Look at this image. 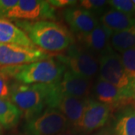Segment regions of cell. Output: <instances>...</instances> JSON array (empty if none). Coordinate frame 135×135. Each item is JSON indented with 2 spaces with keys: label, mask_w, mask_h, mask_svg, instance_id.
<instances>
[{
  "label": "cell",
  "mask_w": 135,
  "mask_h": 135,
  "mask_svg": "<svg viewBox=\"0 0 135 135\" xmlns=\"http://www.w3.org/2000/svg\"><path fill=\"white\" fill-rule=\"evenodd\" d=\"M11 85L9 77L0 71V99L10 101Z\"/></svg>",
  "instance_id": "603a6c76"
},
{
  "label": "cell",
  "mask_w": 135,
  "mask_h": 135,
  "mask_svg": "<svg viewBox=\"0 0 135 135\" xmlns=\"http://www.w3.org/2000/svg\"><path fill=\"white\" fill-rule=\"evenodd\" d=\"M120 59L126 74L132 80H135V47L121 53Z\"/></svg>",
  "instance_id": "ffe728a7"
},
{
  "label": "cell",
  "mask_w": 135,
  "mask_h": 135,
  "mask_svg": "<svg viewBox=\"0 0 135 135\" xmlns=\"http://www.w3.org/2000/svg\"><path fill=\"white\" fill-rule=\"evenodd\" d=\"M63 16L71 32L76 35L88 33L100 23L96 15L77 6L65 8Z\"/></svg>",
  "instance_id": "7c38bea8"
},
{
  "label": "cell",
  "mask_w": 135,
  "mask_h": 135,
  "mask_svg": "<svg viewBox=\"0 0 135 135\" xmlns=\"http://www.w3.org/2000/svg\"><path fill=\"white\" fill-rule=\"evenodd\" d=\"M0 135H2V126L0 125Z\"/></svg>",
  "instance_id": "f1b7e54d"
},
{
  "label": "cell",
  "mask_w": 135,
  "mask_h": 135,
  "mask_svg": "<svg viewBox=\"0 0 135 135\" xmlns=\"http://www.w3.org/2000/svg\"><path fill=\"white\" fill-rule=\"evenodd\" d=\"M51 58V54L38 47L0 44V66H15Z\"/></svg>",
  "instance_id": "9c48e42d"
},
{
  "label": "cell",
  "mask_w": 135,
  "mask_h": 135,
  "mask_svg": "<svg viewBox=\"0 0 135 135\" xmlns=\"http://www.w3.org/2000/svg\"><path fill=\"white\" fill-rule=\"evenodd\" d=\"M56 89L57 83L24 85L15 82L11 85L10 101L28 120L49 108Z\"/></svg>",
  "instance_id": "7a4b0ae2"
},
{
  "label": "cell",
  "mask_w": 135,
  "mask_h": 135,
  "mask_svg": "<svg viewBox=\"0 0 135 135\" xmlns=\"http://www.w3.org/2000/svg\"><path fill=\"white\" fill-rule=\"evenodd\" d=\"M56 59L68 67V70L79 76L92 80L99 69V61L96 55L84 48L80 44H73L66 53L58 55Z\"/></svg>",
  "instance_id": "5b68a950"
},
{
  "label": "cell",
  "mask_w": 135,
  "mask_h": 135,
  "mask_svg": "<svg viewBox=\"0 0 135 135\" xmlns=\"http://www.w3.org/2000/svg\"><path fill=\"white\" fill-rule=\"evenodd\" d=\"M110 46L117 53H122L135 47V25L128 29L113 32L110 38Z\"/></svg>",
  "instance_id": "d6986e66"
},
{
  "label": "cell",
  "mask_w": 135,
  "mask_h": 135,
  "mask_svg": "<svg viewBox=\"0 0 135 135\" xmlns=\"http://www.w3.org/2000/svg\"><path fill=\"white\" fill-rule=\"evenodd\" d=\"M0 44L36 47L27 35L7 19L0 18Z\"/></svg>",
  "instance_id": "9a60e30c"
},
{
  "label": "cell",
  "mask_w": 135,
  "mask_h": 135,
  "mask_svg": "<svg viewBox=\"0 0 135 135\" xmlns=\"http://www.w3.org/2000/svg\"><path fill=\"white\" fill-rule=\"evenodd\" d=\"M132 2L134 3V5H135V0H132Z\"/></svg>",
  "instance_id": "f546056e"
},
{
  "label": "cell",
  "mask_w": 135,
  "mask_h": 135,
  "mask_svg": "<svg viewBox=\"0 0 135 135\" xmlns=\"http://www.w3.org/2000/svg\"><path fill=\"white\" fill-rule=\"evenodd\" d=\"M100 23L113 33L126 30L135 25V17L123 14L111 8L101 15Z\"/></svg>",
  "instance_id": "2e32d148"
},
{
  "label": "cell",
  "mask_w": 135,
  "mask_h": 135,
  "mask_svg": "<svg viewBox=\"0 0 135 135\" xmlns=\"http://www.w3.org/2000/svg\"><path fill=\"white\" fill-rule=\"evenodd\" d=\"M95 135H114L112 129L109 128H105V129H102L99 132H98V134Z\"/></svg>",
  "instance_id": "484cf974"
},
{
  "label": "cell",
  "mask_w": 135,
  "mask_h": 135,
  "mask_svg": "<svg viewBox=\"0 0 135 135\" xmlns=\"http://www.w3.org/2000/svg\"><path fill=\"white\" fill-rule=\"evenodd\" d=\"M21 111L8 100L0 99V125L6 129L14 128L19 124Z\"/></svg>",
  "instance_id": "ac0fdd59"
},
{
  "label": "cell",
  "mask_w": 135,
  "mask_h": 135,
  "mask_svg": "<svg viewBox=\"0 0 135 135\" xmlns=\"http://www.w3.org/2000/svg\"><path fill=\"white\" fill-rule=\"evenodd\" d=\"M113 32L101 23L91 32L77 35V39L80 44L95 55L98 56L110 46V38Z\"/></svg>",
  "instance_id": "5bb4252c"
},
{
  "label": "cell",
  "mask_w": 135,
  "mask_h": 135,
  "mask_svg": "<svg viewBox=\"0 0 135 135\" xmlns=\"http://www.w3.org/2000/svg\"><path fill=\"white\" fill-rule=\"evenodd\" d=\"M58 135H77V134H76L75 133H74L71 129H69V130L66 131H65V132H63V133H61V134H59Z\"/></svg>",
  "instance_id": "4316f807"
},
{
  "label": "cell",
  "mask_w": 135,
  "mask_h": 135,
  "mask_svg": "<svg viewBox=\"0 0 135 135\" xmlns=\"http://www.w3.org/2000/svg\"><path fill=\"white\" fill-rule=\"evenodd\" d=\"M114 135H135V107L119 112L112 128Z\"/></svg>",
  "instance_id": "e0dca14e"
},
{
  "label": "cell",
  "mask_w": 135,
  "mask_h": 135,
  "mask_svg": "<svg viewBox=\"0 0 135 135\" xmlns=\"http://www.w3.org/2000/svg\"><path fill=\"white\" fill-rule=\"evenodd\" d=\"M65 69L62 63L53 57L25 65L0 68V71L9 78L24 85L57 83Z\"/></svg>",
  "instance_id": "3957f363"
},
{
  "label": "cell",
  "mask_w": 135,
  "mask_h": 135,
  "mask_svg": "<svg viewBox=\"0 0 135 135\" xmlns=\"http://www.w3.org/2000/svg\"><path fill=\"white\" fill-rule=\"evenodd\" d=\"M3 19L29 22L56 19V13L49 1L20 0L5 14Z\"/></svg>",
  "instance_id": "52a82bcc"
},
{
  "label": "cell",
  "mask_w": 135,
  "mask_h": 135,
  "mask_svg": "<svg viewBox=\"0 0 135 135\" xmlns=\"http://www.w3.org/2000/svg\"><path fill=\"white\" fill-rule=\"evenodd\" d=\"M97 101L109 106L112 110L123 107H135V98L130 93L114 86L98 77L93 87Z\"/></svg>",
  "instance_id": "30bf717a"
},
{
  "label": "cell",
  "mask_w": 135,
  "mask_h": 135,
  "mask_svg": "<svg viewBox=\"0 0 135 135\" xmlns=\"http://www.w3.org/2000/svg\"><path fill=\"white\" fill-rule=\"evenodd\" d=\"M79 7L86 10L95 15H102L105 11L106 6L108 5L105 0H82L78 2Z\"/></svg>",
  "instance_id": "44dd1931"
},
{
  "label": "cell",
  "mask_w": 135,
  "mask_h": 135,
  "mask_svg": "<svg viewBox=\"0 0 135 135\" xmlns=\"http://www.w3.org/2000/svg\"><path fill=\"white\" fill-rule=\"evenodd\" d=\"M111 112L112 109L109 106L88 98L82 117L71 131L77 135L91 134L106 125Z\"/></svg>",
  "instance_id": "ba28073f"
},
{
  "label": "cell",
  "mask_w": 135,
  "mask_h": 135,
  "mask_svg": "<svg viewBox=\"0 0 135 135\" xmlns=\"http://www.w3.org/2000/svg\"><path fill=\"white\" fill-rule=\"evenodd\" d=\"M12 135H27L26 134H25L23 132H20V133H15V134H13Z\"/></svg>",
  "instance_id": "83f0119b"
},
{
  "label": "cell",
  "mask_w": 135,
  "mask_h": 135,
  "mask_svg": "<svg viewBox=\"0 0 135 135\" xmlns=\"http://www.w3.org/2000/svg\"><path fill=\"white\" fill-rule=\"evenodd\" d=\"M17 0H0V18H4L5 14L17 4Z\"/></svg>",
  "instance_id": "cb8c5ba5"
},
{
  "label": "cell",
  "mask_w": 135,
  "mask_h": 135,
  "mask_svg": "<svg viewBox=\"0 0 135 135\" xmlns=\"http://www.w3.org/2000/svg\"><path fill=\"white\" fill-rule=\"evenodd\" d=\"M15 24L36 47L45 52H61L74 44V38L69 30L55 21L15 20Z\"/></svg>",
  "instance_id": "6da1fadb"
},
{
  "label": "cell",
  "mask_w": 135,
  "mask_h": 135,
  "mask_svg": "<svg viewBox=\"0 0 135 135\" xmlns=\"http://www.w3.org/2000/svg\"><path fill=\"white\" fill-rule=\"evenodd\" d=\"M87 98H78L65 95L59 91L57 85L56 91L50 101L49 108L59 111L67 119L73 128L82 117Z\"/></svg>",
  "instance_id": "8fae6325"
},
{
  "label": "cell",
  "mask_w": 135,
  "mask_h": 135,
  "mask_svg": "<svg viewBox=\"0 0 135 135\" xmlns=\"http://www.w3.org/2000/svg\"><path fill=\"white\" fill-rule=\"evenodd\" d=\"M99 77L120 89L130 93L135 98V80L126 74L119 53L109 46L98 56Z\"/></svg>",
  "instance_id": "277c9868"
},
{
  "label": "cell",
  "mask_w": 135,
  "mask_h": 135,
  "mask_svg": "<svg viewBox=\"0 0 135 135\" xmlns=\"http://www.w3.org/2000/svg\"><path fill=\"white\" fill-rule=\"evenodd\" d=\"M77 1H73V0H50L49 1V3L50 5L55 8H67L69 7H72L77 4Z\"/></svg>",
  "instance_id": "d4e9b609"
},
{
  "label": "cell",
  "mask_w": 135,
  "mask_h": 135,
  "mask_svg": "<svg viewBox=\"0 0 135 135\" xmlns=\"http://www.w3.org/2000/svg\"><path fill=\"white\" fill-rule=\"evenodd\" d=\"M107 3L113 9L131 17H135V5L131 0H110L107 1Z\"/></svg>",
  "instance_id": "7402d4cb"
},
{
  "label": "cell",
  "mask_w": 135,
  "mask_h": 135,
  "mask_svg": "<svg viewBox=\"0 0 135 135\" xmlns=\"http://www.w3.org/2000/svg\"><path fill=\"white\" fill-rule=\"evenodd\" d=\"M57 85L61 92L78 98H87L92 88L91 80L79 76L69 70H65Z\"/></svg>",
  "instance_id": "4fadbf2b"
},
{
  "label": "cell",
  "mask_w": 135,
  "mask_h": 135,
  "mask_svg": "<svg viewBox=\"0 0 135 135\" xmlns=\"http://www.w3.org/2000/svg\"><path fill=\"white\" fill-rule=\"evenodd\" d=\"M70 128L63 114L56 109L47 108L38 116L26 120L23 132L27 135H58Z\"/></svg>",
  "instance_id": "8992f818"
}]
</instances>
